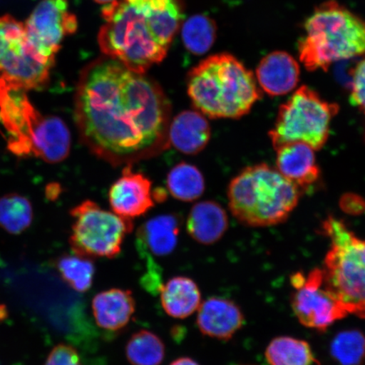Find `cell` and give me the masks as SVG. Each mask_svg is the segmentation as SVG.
<instances>
[{
    "mask_svg": "<svg viewBox=\"0 0 365 365\" xmlns=\"http://www.w3.org/2000/svg\"><path fill=\"white\" fill-rule=\"evenodd\" d=\"M102 16L98 40L105 56L145 73L167 56L184 20V0H116Z\"/></svg>",
    "mask_w": 365,
    "mask_h": 365,
    "instance_id": "obj_2",
    "label": "cell"
},
{
    "mask_svg": "<svg viewBox=\"0 0 365 365\" xmlns=\"http://www.w3.org/2000/svg\"><path fill=\"white\" fill-rule=\"evenodd\" d=\"M160 300L168 316L185 319L198 310L202 294L197 284L187 277H175L160 286Z\"/></svg>",
    "mask_w": 365,
    "mask_h": 365,
    "instance_id": "obj_22",
    "label": "cell"
},
{
    "mask_svg": "<svg viewBox=\"0 0 365 365\" xmlns=\"http://www.w3.org/2000/svg\"><path fill=\"white\" fill-rule=\"evenodd\" d=\"M302 190L279 171L262 163L245 168L230 182L228 207L248 227L280 225L298 205Z\"/></svg>",
    "mask_w": 365,
    "mask_h": 365,
    "instance_id": "obj_4",
    "label": "cell"
},
{
    "mask_svg": "<svg viewBox=\"0 0 365 365\" xmlns=\"http://www.w3.org/2000/svg\"><path fill=\"white\" fill-rule=\"evenodd\" d=\"M244 323V314L238 305L221 297H211L200 304L196 318L203 335L221 341L230 340Z\"/></svg>",
    "mask_w": 365,
    "mask_h": 365,
    "instance_id": "obj_14",
    "label": "cell"
},
{
    "mask_svg": "<svg viewBox=\"0 0 365 365\" xmlns=\"http://www.w3.org/2000/svg\"><path fill=\"white\" fill-rule=\"evenodd\" d=\"M170 365H200L195 359L190 357H181L173 361Z\"/></svg>",
    "mask_w": 365,
    "mask_h": 365,
    "instance_id": "obj_33",
    "label": "cell"
},
{
    "mask_svg": "<svg viewBox=\"0 0 365 365\" xmlns=\"http://www.w3.org/2000/svg\"><path fill=\"white\" fill-rule=\"evenodd\" d=\"M264 356L270 365H312L316 360L307 341L286 336L272 340Z\"/></svg>",
    "mask_w": 365,
    "mask_h": 365,
    "instance_id": "obj_24",
    "label": "cell"
},
{
    "mask_svg": "<svg viewBox=\"0 0 365 365\" xmlns=\"http://www.w3.org/2000/svg\"><path fill=\"white\" fill-rule=\"evenodd\" d=\"M185 48L194 56H203L217 38V25L205 15H194L184 22L181 31Z\"/></svg>",
    "mask_w": 365,
    "mask_h": 365,
    "instance_id": "obj_26",
    "label": "cell"
},
{
    "mask_svg": "<svg viewBox=\"0 0 365 365\" xmlns=\"http://www.w3.org/2000/svg\"><path fill=\"white\" fill-rule=\"evenodd\" d=\"M350 100L365 115V59L353 68Z\"/></svg>",
    "mask_w": 365,
    "mask_h": 365,
    "instance_id": "obj_30",
    "label": "cell"
},
{
    "mask_svg": "<svg viewBox=\"0 0 365 365\" xmlns=\"http://www.w3.org/2000/svg\"><path fill=\"white\" fill-rule=\"evenodd\" d=\"M94 1H96L98 4H111L114 1H116V0H94Z\"/></svg>",
    "mask_w": 365,
    "mask_h": 365,
    "instance_id": "obj_35",
    "label": "cell"
},
{
    "mask_svg": "<svg viewBox=\"0 0 365 365\" xmlns=\"http://www.w3.org/2000/svg\"><path fill=\"white\" fill-rule=\"evenodd\" d=\"M228 228V217L221 205L212 200L193 205L186 222L189 235L203 245L216 244L225 235Z\"/></svg>",
    "mask_w": 365,
    "mask_h": 365,
    "instance_id": "obj_20",
    "label": "cell"
},
{
    "mask_svg": "<svg viewBox=\"0 0 365 365\" xmlns=\"http://www.w3.org/2000/svg\"><path fill=\"white\" fill-rule=\"evenodd\" d=\"M211 139V127L199 111L185 110L171 120L168 143L179 152L196 155L207 147Z\"/></svg>",
    "mask_w": 365,
    "mask_h": 365,
    "instance_id": "obj_19",
    "label": "cell"
},
{
    "mask_svg": "<svg viewBox=\"0 0 365 365\" xmlns=\"http://www.w3.org/2000/svg\"><path fill=\"white\" fill-rule=\"evenodd\" d=\"M167 186L173 197L181 202H194L204 193V176L195 166L182 162L168 173Z\"/></svg>",
    "mask_w": 365,
    "mask_h": 365,
    "instance_id": "obj_23",
    "label": "cell"
},
{
    "mask_svg": "<svg viewBox=\"0 0 365 365\" xmlns=\"http://www.w3.org/2000/svg\"><path fill=\"white\" fill-rule=\"evenodd\" d=\"M7 317L6 308L3 307H0V319H3Z\"/></svg>",
    "mask_w": 365,
    "mask_h": 365,
    "instance_id": "obj_34",
    "label": "cell"
},
{
    "mask_svg": "<svg viewBox=\"0 0 365 365\" xmlns=\"http://www.w3.org/2000/svg\"><path fill=\"white\" fill-rule=\"evenodd\" d=\"M172 107L158 82L115 59H95L81 71L75 121L96 157L120 166L158 156L170 147Z\"/></svg>",
    "mask_w": 365,
    "mask_h": 365,
    "instance_id": "obj_1",
    "label": "cell"
},
{
    "mask_svg": "<svg viewBox=\"0 0 365 365\" xmlns=\"http://www.w3.org/2000/svg\"><path fill=\"white\" fill-rule=\"evenodd\" d=\"M255 76L264 93L278 97L291 93L299 84L300 67L289 53L275 51L262 59Z\"/></svg>",
    "mask_w": 365,
    "mask_h": 365,
    "instance_id": "obj_16",
    "label": "cell"
},
{
    "mask_svg": "<svg viewBox=\"0 0 365 365\" xmlns=\"http://www.w3.org/2000/svg\"><path fill=\"white\" fill-rule=\"evenodd\" d=\"M341 207L346 213L360 215L365 212V202L356 195H346L341 200Z\"/></svg>",
    "mask_w": 365,
    "mask_h": 365,
    "instance_id": "obj_32",
    "label": "cell"
},
{
    "mask_svg": "<svg viewBox=\"0 0 365 365\" xmlns=\"http://www.w3.org/2000/svg\"><path fill=\"white\" fill-rule=\"evenodd\" d=\"M153 182L143 173H135L126 165L120 179L113 182L108 193L114 213L126 219L139 217L155 205Z\"/></svg>",
    "mask_w": 365,
    "mask_h": 365,
    "instance_id": "obj_13",
    "label": "cell"
},
{
    "mask_svg": "<svg viewBox=\"0 0 365 365\" xmlns=\"http://www.w3.org/2000/svg\"><path fill=\"white\" fill-rule=\"evenodd\" d=\"M91 308L100 328L118 331L129 325L135 312V300L130 290L111 289L96 295Z\"/></svg>",
    "mask_w": 365,
    "mask_h": 365,
    "instance_id": "obj_18",
    "label": "cell"
},
{
    "mask_svg": "<svg viewBox=\"0 0 365 365\" xmlns=\"http://www.w3.org/2000/svg\"><path fill=\"white\" fill-rule=\"evenodd\" d=\"M25 26L36 51L56 63L63 39L76 34L78 21L70 11L68 0H40Z\"/></svg>",
    "mask_w": 365,
    "mask_h": 365,
    "instance_id": "obj_11",
    "label": "cell"
},
{
    "mask_svg": "<svg viewBox=\"0 0 365 365\" xmlns=\"http://www.w3.org/2000/svg\"><path fill=\"white\" fill-rule=\"evenodd\" d=\"M180 222L173 214L149 219L137 231V243L156 257L171 255L179 241Z\"/></svg>",
    "mask_w": 365,
    "mask_h": 365,
    "instance_id": "obj_21",
    "label": "cell"
},
{
    "mask_svg": "<svg viewBox=\"0 0 365 365\" xmlns=\"http://www.w3.org/2000/svg\"><path fill=\"white\" fill-rule=\"evenodd\" d=\"M294 289L291 307L299 322L305 327L326 331L349 313L323 284L322 268H314L307 275L298 272L291 277Z\"/></svg>",
    "mask_w": 365,
    "mask_h": 365,
    "instance_id": "obj_10",
    "label": "cell"
},
{
    "mask_svg": "<svg viewBox=\"0 0 365 365\" xmlns=\"http://www.w3.org/2000/svg\"><path fill=\"white\" fill-rule=\"evenodd\" d=\"M74 219L70 237L73 252L93 258L116 257L125 237L133 230V222L108 212L88 200L71 209Z\"/></svg>",
    "mask_w": 365,
    "mask_h": 365,
    "instance_id": "obj_8",
    "label": "cell"
},
{
    "mask_svg": "<svg viewBox=\"0 0 365 365\" xmlns=\"http://www.w3.org/2000/svg\"><path fill=\"white\" fill-rule=\"evenodd\" d=\"M277 150V170L282 176L303 190L318 181L321 170L314 150L302 143L282 145Z\"/></svg>",
    "mask_w": 365,
    "mask_h": 365,
    "instance_id": "obj_17",
    "label": "cell"
},
{
    "mask_svg": "<svg viewBox=\"0 0 365 365\" xmlns=\"http://www.w3.org/2000/svg\"><path fill=\"white\" fill-rule=\"evenodd\" d=\"M187 91L197 111L211 118H240L262 98L253 73L230 53L209 56L187 76Z\"/></svg>",
    "mask_w": 365,
    "mask_h": 365,
    "instance_id": "obj_3",
    "label": "cell"
},
{
    "mask_svg": "<svg viewBox=\"0 0 365 365\" xmlns=\"http://www.w3.org/2000/svg\"><path fill=\"white\" fill-rule=\"evenodd\" d=\"M304 29L298 49L309 71H327L332 63L365 54V21L334 0L316 8Z\"/></svg>",
    "mask_w": 365,
    "mask_h": 365,
    "instance_id": "obj_5",
    "label": "cell"
},
{
    "mask_svg": "<svg viewBox=\"0 0 365 365\" xmlns=\"http://www.w3.org/2000/svg\"><path fill=\"white\" fill-rule=\"evenodd\" d=\"M71 148V135L66 122L56 115H42L31 136V156L56 164L67 158Z\"/></svg>",
    "mask_w": 365,
    "mask_h": 365,
    "instance_id": "obj_15",
    "label": "cell"
},
{
    "mask_svg": "<svg viewBox=\"0 0 365 365\" xmlns=\"http://www.w3.org/2000/svg\"><path fill=\"white\" fill-rule=\"evenodd\" d=\"M56 266L66 284L79 293H86L93 284L96 267L93 259L81 255H63Z\"/></svg>",
    "mask_w": 365,
    "mask_h": 365,
    "instance_id": "obj_28",
    "label": "cell"
},
{
    "mask_svg": "<svg viewBox=\"0 0 365 365\" xmlns=\"http://www.w3.org/2000/svg\"><path fill=\"white\" fill-rule=\"evenodd\" d=\"M34 219L30 200L18 194L0 198V227L11 235H21L29 228Z\"/></svg>",
    "mask_w": 365,
    "mask_h": 365,
    "instance_id": "obj_27",
    "label": "cell"
},
{
    "mask_svg": "<svg viewBox=\"0 0 365 365\" xmlns=\"http://www.w3.org/2000/svg\"><path fill=\"white\" fill-rule=\"evenodd\" d=\"M26 90L0 77V123L7 132V147L17 157L31 155V139L42 117Z\"/></svg>",
    "mask_w": 365,
    "mask_h": 365,
    "instance_id": "obj_12",
    "label": "cell"
},
{
    "mask_svg": "<svg viewBox=\"0 0 365 365\" xmlns=\"http://www.w3.org/2000/svg\"><path fill=\"white\" fill-rule=\"evenodd\" d=\"M56 63L36 51L27 36L25 23L11 15L0 16V77L21 88H46Z\"/></svg>",
    "mask_w": 365,
    "mask_h": 365,
    "instance_id": "obj_9",
    "label": "cell"
},
{
    "mask_svg": "<svg viewBox=\"0 0 365 365\" xmlns=\"http://www.w3.org/2000/svg\"><path fill=\"white\" fill-rule=\"evenodd\" d=\"M165 354L163 340L148 330L134 333L125 346L126 358L131 365H160Z\"/></svg>",
    "mask_w": 365,
    "mask_h": 365,
    "instance_id": "obj_25",
    "label": "cell"
},
{
    "mask_svg": "<svg viewBox=\"0 0 365 365\" xmlns=\"http://www.w3.org/2000/svg\"><path fill=\"white\" fill-rule=\"evenodd\" d=\"M330 240L323 267V284L349 314L365 319V240L333 216L322 225Z\"/></svg>",
    "mask_w": 365,
    "mask_h": 365,
    "instance_id": "obj_6",
    "label": "cell"
},
{
    "mask_svg": "<svg viewBox=\"0 0 365 365\" xmlns=\"http://www.w3.org/2000/svg\"><path fill=\"white\" fill-rule=\"evenodd\" d=\"M332 358L340 365H360L365 361V336L359 330L337 334L331 344Z\"/></svg>",
    "mask_w": 365,
    "mask_h": 365,
    "instance_id": "obj_29",
    "label": "cell"
},
{
    "mask_svg": "<svg viewBox=\"0 0 365 365\" xmlns=\"http://www.w3.org/2000/svg\"><path fill=\"white\" fill-rule=\"evenodd\" d=\"M339 111L336 103L319 97L307 86H301L278 111L275 125L269 132L274 148L302 143L321 150L330 135L332 118Z\"/></svg>",
    "mask_w": 365,
    "mask_h": 365,
    "instance_id": "obj_7",
    "label": "cell"
},
{
    "mask_svg": "<svg viewBox=\"0 0 365 365\" xmlns=\"http://www.w3.org/2000/svg\"><path fill=\"white\" fill-rule=\"evenodd\" d=\"M44 365H83L81 356L74 346L58 344L52 349Z\"/></svg>",
    "mask_w": 365,
    "mask_h": 365,
    "instance_id": "obj_31",
    "label": "cell"
}]
</instances>
